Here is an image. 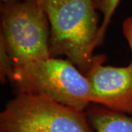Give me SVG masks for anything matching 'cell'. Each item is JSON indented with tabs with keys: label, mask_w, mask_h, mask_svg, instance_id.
I'll list each match as a JSON object with an SVG mask.
<instances>
[{
	"label": "cell",
	"mask_w": 132,
	"mask_h": 132,
	"mask_svg": "<svg viewBox=\"0 0 132 132\" xmlns=\"http://www.w3.org/2000/svg\"><path fill=\"white\" fill-rule=\"evenodd\" d=\"M15 65L7 51L3 39L0 38V79L2 83L11 81L14 73Z\"/></svg>",
	"instance_id": "8"
},
{
	"label": "cell",
	"mask_w": 132,
	"mask_h": 132,
	"mask_svg": "<svg viewBox=\"0 0 132 132\" xmlns=\"http://www.w3.org/2000/svg\"><path fill=\"white\" fill-rule=\"evenodd\" d=\"M13 1H27V0H2V2H13Z\"/></svg>",
	"instance_id": "10"
},
{
	"label": "cell",
	"mask_w": 132,
	"mask_h": 132,
	"mask_svg": "<svg viewBox=\"0 0 132 132\" xmlns=\"http://www.w3.org/2000/svg\"><path fill=\"white\" fill-rule=\"evenodd\" d=\"M10 82L19 93L49 99L79 112H85L91 103L88 79L68 60L50 57L15 66Z\"/></svg>",
	"instance_id": "2"
},
{
	"label": "cell",
	"mask_w": 132,
	"mask_h": 132,
	"mask_svg": "<svg viewBox=\"0 0 132 132\" xmlns=\"http://www.w3.org/2000/svg\"><path fill=\"white\" fill-rule=\"evenodd\" d=\"M123 35L127 40L132 54V16L124 21L123 24Z\"/></svg>",
	"instance_id": "9"
},
{
	"label": "cell",
	"mask_w": 132,
	"mask_h": 132,
	"mask_svg": "<svg viewBox=\"0 0 132 132\" xmlns=\"http://www.w3.org/2000/svg\"><path fill=\"white\" fill-rule=\"evenodd\" d=\"M85 114L95 132H132V115L105 107H93Z\"/></svg>",
	"instance_id": "6"
},
{
	"label": "cell",
	"mask_w": 132,
	"mask_h": 132,
	"mask_svg": "<svg viewBox=\"0 0 132 132\" xmlns=\"http://www.w3.org/2000/svg\"><path fill=\"white\" fill-rule=\"evenodd\" d=\"M50 24L51 57L65 56L85 75L95 56L100 26L94 0H38Z\"/></svg>",
	"instance_id": "1"
},
{
	"label": "cell",
	"mask_w": 132,
	"mask_h": 132,
	"mask_svg": "<svg viewBox=\"0 0 132 132\" xmlns=\"http://www.w3.org/2000/svg\"><path fill=\"white\" fill-rule=\"evenodd\" d=\"M1 33L15 66L51 57L50 24L38 0L2 2Z\"/></svg>",
	"instance_id": "3"
},
{
	"label": "cell",
	"mask_w": 132,
	"mask_h": 132,
	"mask_svg": "<svg viewBox=\"0 0 132 132\" xmlns=\"http://www.w3.org/2000/svg\"><path fill=\"white\" fill-rule=\"evenodd\" d=\"M0 132H95L84 112L19 93L0 114Z\"/></svg>",
	"instance_id": "4"
},
{
	"label": "cell",
	"mask_w": 132,
	"mask_h": 132,
	"mask_svg": "<svg viewBox=\"0 0 132 132\" xmlns=\"http://www.w3.org/2000/svg\"><path fill=\"white\" fill-rule=\"evenodd\" d=\"M105 58L95 56L86 73L90 85L91 103L132 115V62L126 67L104 65Z\"/></svg>",
	"instance_id": "5"
},
{
	"label": "cell",
	"mask_w": 132,
	"mask_h": 132,
	"mask_svg": "<svg viewBox=\"0 0 132 132\" xmlns=\"http://www.w3.org/2000/svg\"><path fill=\"white\" fill-rule=\"evenodd\" d=\"M120 1L121 0H94L95 8L103 15V21L100 25L96 46H100L104 41V36L111 19Z\"/></svg>",
	"instance_id": "7"
}]
</instances>
